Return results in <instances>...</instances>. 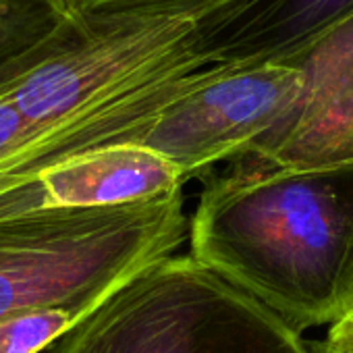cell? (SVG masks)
Wrapping results in <instances>:
<instances>
[{
    "instance_id": "5",
    "label": "cell",
    "mask_w": 353,
    "mask_h": 353,
    "mask_svg": "<svg viewBox=\"0 0 353 353\" xmlns=\"http://www.w3.org/2000/svg\"><path fill=\"white\" fill-rule=\"evenodd\" d=\"M301 90L297 65H231L166 104L131 143L172 162L188 183L245 154L293 110Z\"/></svg>"
},
{
    "instance_id": "9",
    "label": "cell",
    "mask_w": 353,
    "mask_h": 353,
    "mask_svg": "<svg viewBox=\"0 0 353 353\" xmlns=\"http://www.w3.org/2000/svg\"><path fill=\"white\" fill-rule=\"evenodd\" d=\"M79 28L67 0H0V90L50 59Z\"/></svg>"
},
{
    "instance_id": "8",
    "label": "cell",
    "mask_w": 353,
    "mask_h": 353,
    "mask_svg": "<svg viewBox=\"0 0 353 353\" xmlns=\"http://www.w3.org/2000/svg\"><path fill=\"white\" fill-rule=\"evenodd\" d=\"M231 164L245 168L353 164V75L297 100L270 133Z\"/></svg>"
},
{
    "instance_id": "12",
    "label": "cell",
    "mask_w": 353,
    "mask_h": 353,
    "mask_svg": "<svg viewBox=\"0 0 353 353\" xmlns=\"http://www.w3.org/2000/svg\"><path fill=\"white\" fill-rule=\"evenodd\" d=\"M322 345L324 353H353V310L339 324L328 328V336Z\"/></svg>"
},
{
    "instance_id": "1",
    "label": "cell",
    "mask_w": 353,
    "mask_h": 353,
    "mask_svg": "<svg viewBox=\"0 0 353 353\" xmlns=\"http://www.w3.org/2000/svg\"><path fill=\"white\" fill-rule=\"evenodd\" d=\"M200 264L297 332L353 310V164L229 170L190 225Z\"/></svg>"
},
{
    "instance_id": "2",
    "label": "cell",
    "mask_w": 353,
    "mask_h": 353,
    "mask_svg": "<svg viewBox=\"0 0 353 353\" xmlns=\"http://www.w3.org/2000/svg\"><path fill=\"white\" fill-rule=\"evenodd\" d=\"M229 63L202 46L200 21L174 17L81 19L79 32L13 83V102L52 166L131 143L166 104Z\"/></svg>"
},
{
    "instance_id": "4",
    "label": "cell",
    "mask_w": 353,
    "mask_h": 353,
    "mask_svg": "<svg viewBox=\"0 0 353 353\" xmlns=\"http://www.w3.org/2000/svg\"><path fill=\"white\" fill-rule=\"evenodd\" d=\"M48 353H324L194 256L133 274Z\"/></svg>"
},
{
    "instance_id": "7",
    "label": "cell",
    "mask_w": 353,
    "mask_h": 353,
    "mask_svg": "<svg viewBox=\"0 0 353 353\" xmlns=\"http://www.w3.org/2000/svg\"><path fill=\"white\" fill-rule=\"evenodd\" d=\"M351 13L353 0H239L200 21L202 46L229 63H295Z\"/></svg>"
},
{
    "instance_id": "13",
    "label": "cell",
    "mask_w": 353,
    "mask_h": 353,
    "mask_svg": "<svg viewBox=\"0 0 353 353\" xmlns=\"http://www.w3.org/2000/svg\"><path fill=\"white\" fill-rule=\"evenodd\" d=\"M67 3H69V5H71V9H73V0H67Z\"/></svg>"
},
{
    "instance_id": "10",
    "label": "cell",
    "mask_w": 353,
    "mask_h": 353,
    "mask_svg": "<svg viewBox=\"0 0 353 353\" xmlns=\"http://www.w3.org/2000/svg\"><path fill=\"white\" fill-rule=\"evenodd\" d=\"M303 71L301 98L320 94L353 75V13L334 26L295 63Z\"/></svg>"
},
{
    "instance_id": "3",
    "label": "cell",
    "mask_w": 353,
    "mask_h": 353,
    "mask_svg": "<svg viewBox=\"0 0 353 353\" xmlns=\"http://www.w3.org/2000/svg\"><path fill=\"white\" fill-rule=\"evenodd\" d=\"M183 190L0 219V353L48 351L114 289L185 239Z\"/></svg>"
},
{
    "instance_id": "6",
    "label": "cell",
    "mask_w": 353,
    "mask_h": 353,
    "mask_svg": "<svg viewBox=\"0 0 353 353\" xmlns=\"http://www.w3.org/2000/svg\"><path fill=\"white\" fill-rule=\"evenodd\" d=\"M181 170L160 154L133 145H108L65 160L40 179L0 200V219L46 208H98L158 200L183 190Z\"/></svg>"
},
{
    "instance_id": "11",
    "label": "cell",
    "mask_w": 353,
    "mask_h": 353,
    "mask_svg": "<svg viewBox=\"0 0 353 353\" xmlns=\"http://www.w3.org/2000/svg\"><path fill=\"white\" fill-rule=\"evenodd\" d=\"M239 0H73L77 19L100 17H174L204 21Z\"/></svg>"
}]
</instances>
